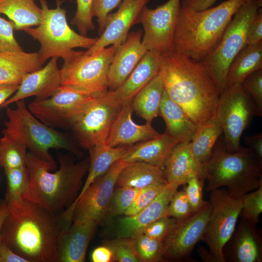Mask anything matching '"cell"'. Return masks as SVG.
<instances>
[{
	"label": "cell",
	"instance_id": "6da1fadb",
	"mask_svg": "<svg viewBox=\"0 0 262 262\" xmlns=\"http://www.w3.org/2000/svg\"><path fill=\"white\" fill-rule=\"evenodd\" d=\"M7 204L0 239L27 262H55L58 238L66 229L60 215L29 199Z\"/></svg>",
	"mask_w": 262,
	"mask_h": 262
},
{
	"label": "cell",
	"instance_id": "7a4b0ae2",
	"mask_svg": "<svg viewBox=\"0 0 262 262\" xmlns=\"http://www.w3.org/2000/svg\"><path fill=\"white\" fill-rule=\"evenodd\" d=\"M159 73L169 97L196 125L215 116L220 93L201 62L173 51L162 55Z\"/></svg>",
	"mask_w": 262,
	"mask_h": 262
},
{
	"label": "cell",
	"instance_id": "3957f363",
	"mask_svg": "<svg viewBox=\"0 0 262 262\" xmlns=\"http://www.w3.org/2000/svg\"><path fill=\"white\" fill-rule=\"evenodd\" d=\"M59 168L27 152L26 166L29 175L28 199L59 215L75 201L82 189L83 176L88 171L89 158L74 163L70 157L58 155Z\"/></svg>",
	"mask_w": 262,
	"mask_h": 262
},
{
	"label": "cell",
	"instance_id": "277c9868",
	"mask_svg": "<svg viewBox=\"0 0 262 262\" xmlns=\"http://www.w3.org/2000/svg\"><path fill=\"white\" fill-rule=\"evenodd\" d=\"M250 0H227L196 11L180 7L173 39V51L197 62L216 48L235 14Z\"/></svg>",
	"mask_w": 262,
	"mask_h": 262
},
{
	"label": "cell",
	"instance_id": "5b68a950",
	"mask_svg": "<svg viewBox=\"0 0 262 262\" xmlns=\"http://www.w3.org/2000/svg\"><path fill=\"white\" fill-rule=\"evenodd\" d=\"M206 191L225 187L229 195L240 198L262 186V163L248 147L227 151L221 136L203 164Z\"/></svg>",
	"mask_w": 262,
	"mask_h": 262
},
{
	"label": "cell",
	"instance_id": "8992f818",
	"mask_svg": "<svg viewBox=\"0 0 262 262\" xmlns=\"http://www.w3.org/2000/svg\"><path fill=\"white\" fill-rule=\"evenodd\" d=\"M15 103V108L7 107L8 120L5 122L3 132L10 135L30 152L55 168L56 164L49 152L50 149H64L81 156V152L67 134L37 119L29 111L24 99Z\"/></svg>",
	"mask_w": 262,
	"mask_h": 262
},
{
	"label": "cell",
	"instance_id": "52a82bcc",
	"mask_svg": "<svg viewBox=\"0 0 262 262\" xmlns=\"http://www.w3.org/2000/svg\"><path fill=\"white\" fill-rule=\"evenodd\" d=\"M39 1L42 11L39 24L24 31L39 42L37 53L41 65L53 57L66 60L74 54V49H88L97 41L98 37L82 35L70 28L67 22L66 11L61 7L60 3L56 8L50 9L46 0Z\"/></svg>",
	"mask_w": 262,
	"mask_h": 262
},
{
	"label": "cell",
	"instance_id": "ba28073f",
	"mask_svg": "<svg viewBox=\"0 0 262 262\" xmlns=\"http://www.w3.org/2000/svg\"><path fill=\"white\" fill-rule=\"evenodd\" d=\"M262 7V0H250L235 14L219 44L202 61L218 88L220 94L224 89L229 66L246 45L247 32L250 24Z\"/></svg>",
	"mask_w": 262,
	"mask_h": 262
},
{
	"label": "cell",
	"instance_id": "9c48e42d",
	"mask_svg": "<svg viewBox=\"0 0 262 262\" xmlns=\"http://www.w3.org/2000/svg\"><path fill=\"white\" fill-rule=\"evenodd\" d=\"M210 192L212 211L201 239L209 250H201L200 256L206 262H225L223 248L235 229L242 201L230 196L226 188Z\"/></svg>",
	"mask_w": 262,
	"mask_h": 262
},
{
	"label": "cell",
	"instance_id": "30bf717a",
	"mask_svg": "<svg viewBox=\"0 0 262 262\" xmlns=\"http://www.w3.org/2000/svg\"><path fill=\"white\" fill-rule=\"evenodd\" d=\"M118 47L111 45L92 54L75 51L60 69L61 85L96 96L106 93L109 67Z\"/></svg>",
	"mask_w": 262,
	"mask_h": 262
},
{
	"label": "cell",
	"instance_id": "8fae6325",
	"mask_svg": "<svg viewBox=\"0 0 262 262\" xmlns=\"http://www.w3.org/2000/svg\"><path fill=\"white\" fill-rule=\"evenodd\" d=\"M215 116L223 131V139L228 151L233 152L241 147L240 139L255 116V105L242 84L224 89L220 94Z\"/></svg>",
	"mask_w": 262,
	"mask_h": 262
},
{
	"label": "cell",
	"instance_id": "7c38bea8",
	"mask_svg": "<svg viewBox=\"0 0 262 262\" xmlns=\"http://www.w3.org/2000/svg\"><path fill=\"white\" fill-rule=\"evenodd\" d=\"M97 96L83 90L61 85L50 97L35 99L29 111L46 125L55 129H70L77 117Z\"/></svg>",
	"mask_w": 262,
	"mask_h": 262
},
{
	"label": "cell",
	"instance_id": "4fadbf2b",
	"mask_svg": "<svg viewBox=\"0 0 262 262\" xmlns=\"http://www.w3.org/2000/svg\"><path fill=\"white\" fill-rule=\"evenodd\" d=\"M122 106L110 97L107 92L91 101L70 128L79 145L89 150L106 144L113 123Z\"/></svg>",
	"mask_w": 262,
	"mask_h": 262
},
{
	"label": "cell",
	"instance_id": "5bb4252c",
	"mask_svg": "<svg viewBox=\"0 0 262 262\" xmlns=\"http://www.w3.org/2000/svg\"><path fill=\"white\" fill-rule=\"evenodd\" d=\"M181 0H168L156 8L147 6L137 21L144 29L142 43L148 50L162 55L173 51L174 35Z\"/></svg>",
	"mask_w": 262,
	"mask_h": 262
},
{
	"label": "cell",
	"instance_id": "9a60e30c",
	"mask_svg": "<svg viewBox=\"0 0 262 262\" xmlns=\"http://www.w3.org/2000/svg\"><path fill=\"white\" fill-rule=\"evenodd\" d=\"M127 163H115L103 175L95 180L77 202L68 208L73 211L72 223L92 222L98 225L107 214L118 177Z\"/></svg>",
	"mask_w": 262,
	"mask_h": 262
},
{
	"label": "cell",
	"instance_id": "2e32d148",
	"mask_svg": "<svg viewBox=\"0 0 262 262\" xmlns=\"http://www.w3.org/2000/svg\"><path fill=\"white\" fill-rule=\"evenodd\" d=\"M210 202L189 217L177 220L162 240L164 259L174 261L186 259L201 240L211 214Z\"/></svg>",
	"mask_w": 262,
	"mask_h": 262
},
{
	"label": "cell",
	"instance_id": "e0dca14e",
	"mask_svg": "<svg viewBox=\"0 0 262 262\" xmlns=\"http://www.w3.org/2000/svg\"><path fill=\"white\" fill-rule=\"evenodd\" d=\"M149 1L122 0L118 10L108 15L104 30L86 53H94L110 45L119 47L125 41L130 29L137 24L143 9Z\"/></svg>",
	"mask_w": 262,
	"mask_h": 262
},
{
	"label": "cell",
	"instance_id": "ac0fdd59",
	"mask_svg": "<svg viewBox=\"0 0 262 262\" xmlns=\"http://www.w3.org/2000/svg\"><path fill=\"white\" fill-rule=\"evenodd\" d=\"M58 59L51 58L44 67L27 74L16 92L0 108L7 107L13 103L33 96L36 99H43L52 96L61 85Z\"/></svg>",
	"mask_w": 262,
	"mask_h": 262
},
{
	"label": "cell",
	"instance_id": "d6986e66",
	"mask_svg": "<svg viewBox=\"0 0 262 262\" xmlns=\"http://www.w3.org/2000/svg\"><path fill=\"white\" fill-rule=\"evenodd\" d=\"M223 253L225 262H261L262 237L257 225L241 218Z\"/></svg>",
	"mask_w": 262,
	"mask_h": 262
},
{
	"label": "cell",
	"instance_id": "ffe728a7",
	"mask_svg": "<svg viewBox=\"0 0 262 262\" xmlns=\"http://www.w3.org/2000/svg\"><path fill=\"white\" fill-rule=\"evenodd\" d=\"M141 30L129 33L117 48L109 67L108 89L113 91L129 77L147 51L142 43Z\"/></svg>",
	"mask_w": 262,
	"mask_h": 262
},
{
	"label": "cell",
	"instance_id": "44dd1931",
	"mask_svg": "<svg viewBox=\"0 0 262 262\" xmlns=\"http://www.w3.org/2000/svg\"><path fill=\"white\" fill-rule=\"evenodd\" d=\"M179 185L169 184L148 205L136 214L120 218L118 221L117 238H133L150 224L166 216L170 199Z\"/></svg>",
	"mask_w": 262,
	"mask_h": 262
},
{
	"label": "cell",
	"instance_id": "7402d4cb",
	"mask_svg": "<svg viewBox=\"0 0 262 262\" xmlns=\"http://www.w3.org/2000/svg\"><path fill=\"white\" fill-rule=\"evenodd\" d=\"M132 110L131 102L122 105L113 123L106 139V145L112 147L131 146L160 134L151 124L135 123L132 119Z\"/></svg>",
	"mask_w": 262,
	"mask_h": 262
},
{
	"label": "cell",
	"instance_id": "603a6c76",
	"mask_svg": "<svg viewBox=\"0 0 262 262\" xmlns=\"http://www.w3.org/2000/svg\"><path fill=\"white\" fill-rule=\"evenodd\" d=\"M162 56L157 51H147L122 84L107 91L110 97L121 105L131 102L137 93L159 72Z\"/></svg>",
	"mask_w": 262,
	"mask_h": 262
},
{
	"label": "cell",
	"instance_id": "cb8c5ba5",
	"mask_svg": "<svg viewBox=\"0 0 262 262\" xmlns=\"http://www.w3.org/2000/svg\"><path fill=\"white\" fill-rule=\"evenodd\" d=\"M98 225L92 222L72 223L60 233L55 262H83Z\"/></svg>",
	"mask_w": 262,
	"mask_h": 262
},
{
	"label": "cell",
	"instance_id": "d4e9b609",
	"mask_svg": "<svg viewBox=\"0 0 262 262\" xmlns=\"http://www.w3.org/2000/svg\"><path fill=\"white\" fill-rule=\"evenodd\" d=\"M163 170L169 184L184 185L193 175L205 179L203 164L194 156L190 141L179 142L174 147L164 163Z\"/></svg>",
	"mask_w": 262,
	"mask_h": 262
},
{
	"label": "cell",
	"instance_id": "484cf974",
	"mask_svg": "<svg viewBox=\"0 0 262 262\" xmlns=\"http://www.w3.org/2000/svg\"><path fill=\"white\" fill-rule=\"evenodd\" d=\"M178 143L165 132L130 146L121 160L126 163L145 162L163 168L167 158Z\"/></svg>",
	"mask_w": 262,
	"mask_h": 262
},
{
	"label": "cell",
	"instance_id": "4316f807",
	"mask_svg": "<svg viewBox=\"0 0 262 262\" xmlns=\"http://www.w3.org/2000/svg\"><path fill=\"white\" fill-rule=\"evenodd\" d=\"M37 52L0 53V84H19L28 73L42 67Z\"/></svg>",
	"mask_w": 262,
	"mask_h": 262
},
{
	"label": "cell",
	"instance_id": "83f0119b",
	"mask_svg": "<svg viewBox=\"0 0 262 262\" xmlns=\"http://www.w3.org/2000/svg\"><path fill=\"white\" fill-rule=\"evenodd\" d=\"M164 119L166 132L179 142L191 141L197 128L183 109L174 101L164 89L159 109Z\"/></svg>",
	"mask_w": 262,
	"mask_h": 262
},
{
	"label": "cell",
	"instance_id": "f1b7e54d",
	"mask_svg": "<svg viewBox=\"0 0 262 262\" xmlns=\"http://www.w3.org/2000/svg\"><path fill=\"white\" fill-rule=\"evenodd\" d=\"M261 69H262V42L246 45L229 66L224 89L242 84L248 75Z\"/></svg>",
	"mask_w": 262,
	"mask_h": 262
},
{
	"label": "cell",
	"instance_id": "f546056e",
	"mask_svg": "<svg viewBox=\"0 0 262 262\" xmlns=\"http://www.w3.org/2000/svg\"><path fill=\"white\" fill-rule=\"evenodd\" d=\"M157 183H167L163 168L147 163H127L121 171L115 187H125L139 189Z\"/></svg>",
	"mask_w": 262,
	"mask_h": 262
},
{
	"label": "cell",
	"instance_id": "4dcf8cb0",
	"mask_svg": "<svg viewBox=\"0 0 262 262\" xmlns=\"http://www.w3.org/2000/svg\"><path fill=\"white\" fill-rule=\"evenodd\" d=\"M130 146L112 147L105 145L90 149L88 174L79 194L72 205L75 204L84 191L97 178L104 174L116 162L121 160Z\"/></svg>",
	"mask_w": 262,
	"mask_h": 262
},
{
	"label": "cell",
	"instance_id": "1f68e13d",
	"mask_svg": "<svg viewBox=\"0 0 262 262\" xmlns=\"http://www.w3.org/2000/svg\"><path fill=\"white\" fill-rule=\"evenodd\" d=\"M164 90L162 78L158 72L133 98L132 109L146 123L151 124L154 118L159 115Z\"/></svg>",
	"mask_w": 262,
	"mask_h": 262
},
{
	"label": "cell",
	"instance_id": "d6a6232c",
	"mask_svg": "<svg viewBox=\"0 0 262 262\" xmlns=\"http://www.w3.org/2000/svg\"><path fill=\"white\" fill-rule=\"evenodd\" d=\"M0 14L11 20L15 30L24 31L39 24L42 11L34 0H0Z\"/></svg>",
	"mask_w": 262,
	"mask_h": 262
},
{
	"label": "cell",
	"instance_id": "836d02e7",
	"mask_svg": "<svg viewBox=\"0 0 262 262\" xmlns=\"http://www.w3.org/2000/svg\"><path fill=\"white\" fill-rule=\"evenodd\" d=\"M223 133L222 126L215 115L197 126L190 145L194 156L199 163L204 164L207 162Z\"/></svg>",
	"mask_w": 262,
	"mask_h": 262
},
{
	"label": "cell",
	"instance_id": "e575fe53",
	"mask_svg": "<svg viewBox=\"0 0 262 262\" xmlns=\"http://www.w3.org/2000/svg\"><path fill=\"white\" fill-rule=\"evenodd\" d=\"M7 187L4 199L7 204L28 199L29 175L26 166L4 168Z\"/></svg>",
	"mask_w": 262,
	"mask_h": 262
},
{
	"label": "cell",
	"instance_id": "d590c367",
	"mask_svg": "<svg viewBox=\"0 0 262 262\" xmlns=\"http://www.w3.org/2000/svg\"><path fill=\"white\" fill-rule=\"evenodd\" d=\"M3 134L0 139V166L4 169L26 165L27 147L8 134Z\"/></svg>",
	"mask_w": 262,
	"mask_h": 262
},
{
	"label": "cell",
	"instance_id": "8d00e7d4",
	"mask_svg": "<svg viewBox=\"0 0 262 262\" xmlns=\"http://www.w3.org/2000/svg\"><path fill=\"white\" fill-rule=\"evenodd\" d=\"M135 247L140 262H163L164 251L162 241L150 237L143 233L133 238Z\"/></svg>",
	"mask_w": 262,
	"mask_h": 262
},
{
	"label": "cell",
	"instance_id": "74e56055",
	"mask_svg": "<svg viewBox=\"0 0 262 262\" xmlns=\"http://www.w3.org/2000/svg\"><path fill=\"white\" fill-rule=\"evenodd\" d=\"M242 208L239 217L257 225L262 212V186L241 197Z\"/></svg>",
	"mask_w": 262,
	"mask_h": 262
},
{
	"label": "cell",
	"instance_id": "f35d334b",
	"mask_svg": "<svg viewBox=\"0 0 262 262\" xmlns=\"http://www.w3.org/2000/svg\"><path fill=\"white\" fill-rule=\"evenodd\" d=\"M141 189L125 187H115L109 205L108 213L117 216L124 214L132 204Z\"/></svg>",
	"mask_w": 262,
	"mask_h": 262
},
{
	"label": "cell",
	"instance_id": "ab89813d",
	"mask_svg": "<svg viewBox=\"0 0 262 262\" xmlns=\"http://www.w3.org/2000/svg\"><path fill=\"white\" fill-rule=\"evenodd\" d=\"M113 254L114 261L140 262L132 238H116L105 243Z\"/></svg>",
	"mask_w": 262,
	"mask_h": 262
},
{
	"label": "cell",
	"instance_id": "60d3db41",
	"mask_svg": "<svg viewBox=\"0 0 262 262\" xmlns=\"http://www.w3.org/2000/svg\"><path fill=\"white\" fill-rule=\"evenodd\" d=\"M92 2L93 0H76L77 10L70 22L81 34L85 36L95 29L91 13Z\"/></svg>",
	"mask_w": 262,
	"mask_h": 262
},
{
	"label": "cell",
	"instance_id": "b9f144b4",
	"mask_svg": "<svg viewBox=\"0 0 262 262\" xmlns=\"http://www.w3.org/2000/svg\"><path fill=\"white\" fill-rule=\"evenodd\" d=\"M167 183H157L141 189L132 204L125 212L126 216L132 215L148 205L164 190Z\"/></svg>",
	"mask_w": 262,
	"mask_h": 262
},
{
	"label": "cell",
	"instance_id": "7bdbcfd3",
	"mask_svg": "<svg viewBox=\"0 0 262 262\" xmlns=\"http://www.w3.org/2000/svg\"><path fill=\"white\" fill-rule=\"evenodd\" d=\"M205 179L197 175L190 177L183 187L194 213L198 212L208 203L203 200V188Z\"/></svg>",
	"mask_w": 262,
	"mask_h": 262
},
{
	"label": "cell",
	"instance_id": "ee69618b",
	"mask_svg": "<svg viewBox=\"0 0 262 262\" xmlns=\"http://www.w3.org/2000/svg\"><path fill=\"white\" fill-rule=\"evenodd\" d=\"M194 213L184 189L177 190L172 196L166 211V216L178 220L186 218Z\"/></svg>",
	"mask_w": 262,
	"mask_h": 262
},
{
	"label": "cell",
	"instance_id": "f6af8a7d",
	"mask_svg": "<svg viewBox=\"0 0 262 262\" xmlns=\"http://www.w3.org/2000/svg\"><path fill=\"white\" fill-rule=\"evenodd\" d=\"M252 98L256 107L258 116L262 115V69L248 75L242 83Z\"/></svg>",
	"mask_w": 262,
	"mask_h": 262
},
{
	"label": "cell",
	"instance_id": "bcb514c9",
	"mask_svg": "<svg viewBox=\"0 0 262 262\" xmlns=\"http://www.w3.org/2000/svg\"><path fill=\"white\" fill-rule=\"evenodd\" d=\"M14 24L0 16V53L23 51L16 39Z\"/></svg>",
	"mask_w": 262,
	"mask_h": 262
},
{
	"label": "cell",
	"instance_id": "7dc6e473",
	"mask_svg": "<svg viewBox=\"0 0 262 262\" xmlns=\"http://www.w3.org/2000/svg\"><path fill=\"white\" fill-rule=\"evenodd\" d=\"M122 0H93L91 13L97 18L99 35L104 30L106 20L110 12L117 7Z\"/></svg>",
	"mask_w": 262,
	"mask_h": 262
},
{
	"label": "cell",
	"instance_id": "c3c4849f",
	"mask_svg": "<svg viewBox=\"0 0 262 262\" xmlns=\"http://www.w3.org/2000/svg\"><path fill=\"white\" fill-rule=\"evenodd\" d=\"M177 220L178 219L174 217L164 216L150 224L141 233L162 241L168 234Z\"/></svg>",
	"mask_w": 262,
	"mask_h": 262
},
{
	"label": "cell",
	"instance_id": "681fc988",
	"mask_svg": "<svg viewBox=\"0 0 262 262\" xmlns=\"http://www.w3.org/2000/svg\"><path fill=\"white\" fill-rule=\"evenodd\" d=\"M262 42V8H261L248 27L246 45Z\"/></svg>",
	"mask_w": 262,
	"mask_h": 262
},
{
	"label": "cell",
	"instance_id": "f907efd6",
	"mask_svg": "<svg viewBox=\"0 0 262 262\" xmlns=\"http://www.w3.org/2000/svg\"><path fill=\"white\" fill-rule=\"evenodd\" d=\"M245 143L254 152L258 160L262 163V132L246 137Z\"/></svg>",
	"mask_w": 262,
	"mask_h": 262
},
{
	"label": "cell",
	"instance_id": "816d5d0a",
	"mask_svg": "<svg viewBox=\"0 0 262 262\" xmlns=\"http://www.w3.org/2000/svg\"><path fill=\"white\" fill-rule=\"evenodd\" d=\"M91 259L93 262H110L114 261L112 250L105 245L96 248L92 252Z\"/></svg>",
	"mask_w": 262,
	"mask_h": 262
},
{
	"label": "cell",
	"instance_id": "f5cc1de1",
	"mask_svg": "<svg viewBox=\"0 0 262 262\" xmlns=\"http://www.w3.org/2000/svg\"><path fill=\"white\" fill-rule=\"evenodd\" d=\"M0 262H27L15 253L0 238Z\"/></svg>",
	"mask_w": 262,
	"mask_h": 262
},
{
	"label": "cell",
	"instance_id": "db71d44e",
	"mask_svg": "<svg viewBox=\"0 0 262 262\" xmlns=\"http://www.w3.org/2000/svg\"><path fill=\"white\" fill-rule=\"evenodd\" d=\"M217 0H181V7L196 11L211 7Z\"/></svg>",
	"mask_w": 262,
	"mask_h": 262
},
{
	"label": "cell",
	"instance_id": "11a10c76",
	"mask_svg": "<svg viewBox=\"0 0 262 262\" xmlns=\"http://www.w3.org/2000/svg\"><path fill=\"white\" fill-rule=\"evenodd\" d=\"M18 84H0V106L17 90Z\"/></svg>",
	"mask_w": 262,
	"mask_h": 262
},
{
	"label": "cell",
	"instance_id": "9f6ffc18",
	"mask_svg": "<svg viewBox=\"0 0 262 262\" xmlns=\"http://www.w3.org/2000/svg\"><path fill=\"white\" fill-rule=\"evenodd\" d=\"M8 205L6 201L4 200L0 201V238L2 226L8 215Z\"/></svg>",
	"mask_w": 262,
	"mask_h": 262
}]
</instances>
